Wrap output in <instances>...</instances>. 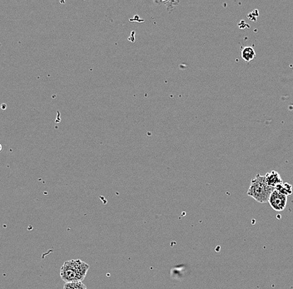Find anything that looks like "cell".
<instances>
[{"instance_id": "6da1fadb", "label": "cell", "mask_w": 293, "mask_h": 289, "mask_svg": "<svg viewBox=\"0 0 293 289\" xmlns=\"http://www.w3.org/2000/svg\"><path fill=\"white\" fill-rule=\"evenodd\" d=\"M90 266L80 259L66 261L60 269L61 279L67 283L82 282L86 278Z\"/></svg>"}, {"instance_id": "7a4b0ae2", "label": "cell", "mask_w": 293, "mask_h": 289, "mask_svg": "<svg viewBox=\"0 0 293 289\" xmlns=\"http://www.w3.org/2000/svg\"><path fill=\"white\" fill-rule=\"evenodd\" d=\"M274 190V188L268 186V183H266L265 176L257 174L251 182L247 193L257 203H268L271 194Z\"/></svg>"}, {"instance_id": "3957f363", "label": "cell", "mask_w": 293, "mask_h": 289, "mask_svg": "<svg viewBox=\"0 0 293 289\" xmlns=\"http://www.w3.org/2000/svg\"><path fill=\"white\" fill-rule=\"evenodd\" d=\"M268 203L275 211L282 212L287 206L288 197L286 195L282 194L281 193L277 192L276 190H274L271 194Z\"/></svg>"}, {"instance_id": "277c9868", "label": "cell", "mask_w": 293, "mask_h": 289, "mask_svg": "<svg viewBox=\"0 0 293 289\" xmlns=\"http://www.w3.org/2000/svg\"><path fill=\"white\" fill-rule=\"evenodd\" d=\"M265 179H266V183H268V186L274 188V189L279 184L283 183L281 175L276 171H271V172L268 173L267 174L265 175Z\"/></svg>"}, {"instance_id": "5b68a950", "label": "cell", "mask_w": 293, "mask_h": 289, "mask_svg": "<svg viewBox=\"0 0 293 289\" xmlns=\"http://www.w3.org/2000/svg\"><path fill=\"white\" fill-rule=\"evenodd\" d=\"M241 55H242V59H243L245 62L249 63L251 61L254 60V58H256V52H255V50H254L253 47L248 46V47H244V48L242 49Z\"/></svg>"}, {"instance_id": "8992f818", "label": "cell", "mask_w": 293, "mask_h": 289, "mask_svg": "<svg viewBox=\"0 0 293 289\" xmlns=\"http://www.w3.org/2000/svg\"><path fill=\"white\" fill-rule=\"evenodd\" d=\"M275 190L277 192L281 193L282 194L286 195L287 197L289 195L293 194V186L288 183H282L279 184L275 188Z\"/></svg>"}, {"instance_id": "52a82bcc", "label": "cell", "mask_w": 293, "mask_h": 289, "mask_svg": "<svg viewBox=\"0 0 293 289\" xmlns=\"http://www.w3.org/2000/svg\"><path fill=\"white\" fill-rule=\"evenodd\" d=\"M63 289H88L85 284L82 282H76V283H67L64 284Z\"/></svg>"}, {"instance_id": "ba28073f", "label": "cell", "mask_w": 293, "mask_h": 289, "mask_svg": "<svg viewBox=\"0 0 293 289\" xmlns=\"http://www.w3.org/2000/svg\"><path fill=\"white\" fill-rule=\"evenodd\" d=\"M130 21H137V22H143V19H140L139 16L138 15H135L134 19H132Z\"/></svg>"}, {"instance_id": "9c48e42d", "label": "cell", "mask_w": 293, "mask_h": 289, "mask_svg": "<svg viewBox=\"0 0 293 289\" xmlns=\"http://www.w3.org/2000/svg\"><path fill=\"white\" fill-rule=\"evenodd\" d=\"M132 39V42H134V32H133V33H132V38H129V39Z\"/></svg>"}, {"instance_id": "30bf717a", "label": "cell", "mask_w": 293, "mask_h": 289, "mask_svg": "<svg viewBox=\"0 0 293 289\" xmlns=\"http://www.w3.org/2000/svg\"><path fill=\"white\" fill-rule=\"evenodd\" d=\"M1 149H2V146H1V145H0V150H1Z\"/></svg>"}]
</instances>
